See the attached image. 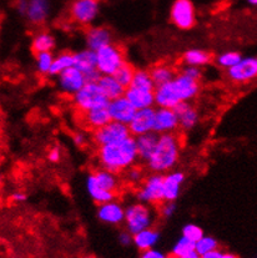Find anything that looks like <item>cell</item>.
I'll list each match as a JSON object with an SVG mask.
<instances>
[{
  "label": "cell",
  "instance_id": "1",
  "mask_svg": "<svg viewBox=\"0 0 257 258\" xmlns=\"http://www.w3.org/2000/svg\"><path fill=\"white\" fill-rule=\"evenodd\" d=\"M200 93V81L194 80L182 73L177 75L170 83L156 86L155 89V105L157 107L175 109L183 101H192Z\"/></svg>",
  "mask_w": 257,
  "mask_h": 258
},
{
  "label": "cell",
  "instance_id": "2",
  "mask_svg": "<svg viewBox=\"0 0 257 258\" xmlns=\"http://www.w3.org/2000/svg\"><path fill=\"white\" fill-rule=\"evenodd\" d=\"M96 157L101 168L115 173L125 172L127 168L135 166L140 160L138 146H136V139L130 136L120 144L98 147Z\"/></svg>",
  "mask_w": 257,
  "mask_h": 258
},
{
  "label": "cell",
  "instance_id": "3",
  "mask_svg": "<svg viewBox=\"0 0 257 258\" xmlns=\"http://www.w3.org/2000/svg\"><path fill=\"white\" fill-rule=\"evenodd\" d=\"M181 140L176 133L161 134L156 147L145 166L150 172L164 173L175 168L180 160Z\"/></svg>",
  "mask_w": 257,
  "mask_h": 258
},
{
  "label": "cell",
  "instance_id": "4",
  "mask_svg": "<svg viewBox=\"0 0 257 258\" xmlns=\"http://www.w3.org/2000/svg\"><path fill=\"white\" fill-rule=\"evenodd\" d=\"M120 186L121 182L117 173L101 167L89 173L85 180L86 192L96 205L106 204L116 199Z\"/></svg>",
  "mask_w": 257,
  "mask_h": 258
},
{
  "label": "cell",
  "instance_id": "5",
  "mask_svg": "<svg viewBox=\"0 0 257 258\" xmlns=\"http://www.w3.org/2000/svg\"><path fill=\"white\" fill-rule=\"evenodd\" d=\"M155 220H156V213L150 205L138 201L125 207V230L133 235L153 227Z\"/></svg>",
  "mask_w": 257,
  "mask_h": 258
},
{
  "label": "cell",
  "instance_id": "6",
  "mask_svg": "<svg viewBox=\"0 0 257 258\" xmlns=\"http://www.w3.org/2000/svg\"><path fill=\"white\" fill-rule=\"evenodd\" d=\"M72 101L79 112L107 107L110 100L105 96L98 83H86L77 94L72 96Z\"/></svg>",
  "mask_w": 257,
  "mask_h": 258
},
{
  "label": "cell",
  "instance_id": "7",
  "mask_svg": "<svg viewBox=\"0 0 257 258\" xmlns=\"http://www.w3.org/2000/svg\"><path fill=\"white\" fill-rule=\"evenodd\" d=\"M136 199L139 202L150 206H160L165 201L164 175L157 172L146 175L144 182L136 191Z\"/></svg>",
  "mask_w": 257,
  "mask_h": 258
},
{
  "label": "cell",
  "instance_id": "8",
  "mask_svg": "<svg viewBox=\"0 0 257 258\" xmlns=\"http://www.w3.org/2000/svg\"><path fill=\"white\" fill-rule=\"evenodd\" d=\"M131 133L128 125L116 122V121H110L109 123L93 131V141L98 147L106 146V145L120 144L126 139L130 138Z\"/></svg>",
  "mask_w": 257,
  "mask_h": 258
},
{
  "label": "cell",
  "instance_id": "9",
  "mask_svg": "<svg viewBox=\"0 0 257 258\" xmlns=\"http://www.w3.org/2000/svg\"><path fill=\"white\" fill-rule=\"evenodd\" d=\"M96 54H98V70L100 71L101 75H114L117 69L126 61L124 50L114 43L96 51Z\"/></svg>",
  "mask_w": 257,
  "mask_h": 258
},
{
  "label": "cell",
  "instance_id": "10",
  "mask_svg": "<svg viewBox=\"0 0 257 258\" xmlns=\"http://www.w3.org/2000/svg\"><path fill=\"white\" fill-rule=\"evenodd\" d=\"M99 12V0H74L70 7V17L73 22L86 28L91 26V24L95 22Z\"/></svg>",
  "mask_w": 257,
  "mask_h": 258
},
{
  "label": "cell",
  "instance_id": "11",
  "mask_svg": "<svg viewBox=\"0 0 257 258\" xmlns=\"http://www.w3.org/2000/svg\"><path fill=\"white\" fill-rule=\"evenodd\" d=\"M170 18L175 26L182 30H188L196 24V13L190 0H175L170 12Z\"/></svg>",
  "mask_w": 257,
  "mask_h": 258
},
{
  "label": "cell",
  "instance_id": "12",
  "mask_svg": "<svg viewBox=\"0 0 257 258\" xmlns=\"http://www.w3.org/2000/svg\"><path fill=\"white\" fill-rule=\"evenodd\" d=\"M227 78L235 84H247L257 79V56H242V59L226 71Z\"/></svg>",
  "mask_w": 257,
  "mask_h": 258
},
{
  "label": "cell",
  "instance_id": "13",
  "mask_svg": "<svg viewBox=\"0 0 257 258\" xmlns=\"http://www.w3.org/2000/svg\"><path fill=\"white\" fill-rule=\"evenodd\" d=\"M56 79L57 88L60 89V91L62 94L69 95V96H73V95L77 94L86 84L85 74L75 67L69 68V69L62 71L60 75L56 76Z\"/></svg>",
  "mask_w": 257,
  "mask_h": 258
},
{
  "label": "cell",
  "instance_id": "14",
  "mask_svg": "<svg viewBox=\"0 0 257 258\" xmlns=\"http://www.w3.org/2000/svg\"><path fill=\"white\" fill-rule=\"evenodd\" d=\"M107 110H109L112 121L124 123V125H130L136 111H138L125 97V95L121 97H117V99L110 100L109 105H107Z\"/></svg>",
  "mask_w": 257,
  "mask_h": 258
},
{
  "label": "cell",
  "instance_id": "15",
  "mask_svg": "<svg viewBox=\"0 0 257 258\" xmlns=\"http://www.w3.org/2000/svg\"><path fill=\"white\" fill-rule=\"evenodd\" d=\"M155 114H156V109L154 107L138 110L133 121L128 125L131 135L136 138V136L144 135V134L153 133L155 130Z\"/></svg>",
  "mask_w": 257,
  "mask_h": 258
},
{
  "label": "cell",
  "instance_id": "16",
  "mask_svg": "<svg viewBox=\"0 0 257 258\" xmlns=\"http://www.w3.org/2000/svg\"><path fill=\"white\" fill-rule=\"evenodd\" d=\"M99 221L110 226H119L125 222V207L116 200L98 205L96 211Z\"/></svg>",
  "mask_w": 257,
  "mask_h": 258
},
{
  "label": "cell",
  "instance_id": "17",
  "mask_svg": "<svg viewBox=\"0 0 257 258\" xmlns=\"http://www.w3.org/2000/svg\"><path fill=\"white\" fill-rule=\"evenodd\" d=\"M180 128L179 116L174 109L157 107L155 114V133L161 134L176 133Z\"/></svg>",
  "mask_w": 257,
  "mask_h": 258
},
{
  "label": "cell",
  "instance_id": "18",
  "mask_svg": "<svg viewBox=\"0 0 257 258\" xmlns=\"http://www.w3.org/2000/svg\"><path fill=\"white\" fill-rule=\"evenodd\" d=\"M86 47L99 51L112 44V33L106 26H89L85 31Z\"/></svg>",
  "mask_w": 257,
  "mask_h": 258
},
{
  "label": "cell",
  "instance_id": "19",
  "mask_svg": "<svg viewBox=\"0 0 257 258\" xmlns=\"http://www.w3.org/2000/svg\"><path fill=\"white\" fill-rule=\"evenodd\" d=\"M174 110L176 111L177 116H179L180 130L182 133H187V131L195 128L199 121H200V115H199L198 109L190 101L181 102Z\"/></svg>",
  "mask_w": 257,
  "mask_h": 258
},
{
  "label": "cell",
  "instance_id": "20",
  "mask_svg": "<svg viewBox=\"0 0 257 258\" xmlns=\"http://www.w3.org/2000/svg\"><path fill=\"white\" fill-rule=\"evenodd\" d=\"M185 182V173L180 170H172L164 175L165 201H176Z\"/></svg>",
  "mask_w": 257,
  "mask_h": 258
},
{
  "label": "cell",
  "instance_id": "21",
  "mask_svg": "<svg viewBox=\"0 0 257 258\" xmlns=\"http://www.w3.org/2000/svg\"><path fill=\"white\" fill-rule=\"evenodd\" d=\"M50 15L49 0H29L28 12L25 18L33 25H43Z\"/></svg>",
  "mask_w": 257,
  "mask_h": 258
},
{
  "label": "cell",
  "instance_id": "22",
  "mask_svg": "<svg viewBox=\"0 0 257 258\" xmlns=\"http://www.w3.org/2000/svg\"><path fill=\"white\" fill-rule=\"evenodd\" d=\"M81 121L84 125L91 131H95L98 128L103 127V126L109 123L111 121V116L107 110V107H100V109L89 110V111L80 112Z\"/></svg>",
  "mask_w": 257,
  "mask_h": 258
},
{
  "label": "cell",
  "instance_id": "23",
  "mask_svg": "<svg viewBox=\"0 0 257 258\" xmlns=\"http://www.w3.org/2000/svg\"><path fill=\"white\" fill-rule=\"evenodd\" d=\"M125 97L131 102V105L136 110L154 107L155 105V91L140 90V89L128 86L126 91H125Z\"/></svg>",
  "mask_w": 257,
  "mask_h": 258
},
{
  "label": "cell",
  "instance_id": "24",
  "mask_svg": "<svg viewBox=\"0 0 257 258\" xmlns=\"http://www.w3.org/2000/svg\"><path fill=\"white\" fill-rule=\"evenodd\" d=\"M159 134L155 133H148L144 134V135L136 136V146H138V152H139V159L141 162L146 164L148 160L150 159L151 155H153L155 147H156L157 141H159Z\"/></svg>",
  "mask_w": 257,
  "mask_h": 258
},
{
  "label": "cell",
  "instance_id": "25",
  "mask_svg": "<svg viewBox=\"0 0 257 258\" xmlns=\"http://www.w3.org/2000/svg\"><path fill=\"white\" fill-rule=\"evenodd\" d=\"M75 64L74 67L84 74H89L94 70H98V54L94 50L85 47L83 50L74 52Z\"/></svg>",
  "mask_w": 257,
  "mask_h": 258
},
{
  "label": "cell",
  "instance_id": "26",
  "mask_svg": "<svg viewBox=\"0 0 257 258\" xmlns=\"http://www.w3.org/2000/svg\"><path fill=\"white\" fill-rule=\"evenodd\" d=\"M160 235L159 231L156 228L150 227L146 228V230L141 231V232L134 235V246L139 249V251H146V249H151L156 247V244L160 241Z\"/></svg>",
  "mask_w": 257,
  "mask_h": 258
},
{
  "label": "cell",
  "instance_id": "27",
  "mask_svg": "<svg viewBox=\"0 0 257 258\" xmlns=\"http://www.w3.org/2000/svg\"><path fill=\"white\" fill-rule=\"evenodd\" d=\"M98 84L105 94V96L109 100H114L117 99V97L124 96L125 91H126V89L116 80L114 75H103Z\"/></svg>",
  "mask_w": 257,
  "mask_h": 258
},
{
  "label": "cell",
  "instance_id": "28",
  "mask_svg": "<svg viewBox=\"0 0 257 258\" xmlns=\"http://www.w3.org/2000/svg\"><path fill=\"white\" fill-rule=\"evenodd\" d=\"M212 60V55L209 51L199 47L188 49L183 52L182 62L183 65H191V67L203 68L209 65Z\"/></svg>",
  "mask_w": 257,
  "mask_h": 258
},
{
  "label": "cell",
  "instance_id": "29",
  "mask_svg": "<svg viewBox=\"0 0 257 258\" xmlns=\"http://www.w3.org/2000/svg\"><path fill=\"white\" fill-rule=\"evenodd\" d=\"M55 45H56V40L49 31H39L31 40V49L35 54L36 52L52 51L55 49Z\"/></svg>",
  "mask_w": 257,
  "mask_h": 258
},
{
  "label": "cell",
  "instance_id": "30",
  "mask_svg": "<svg viewBox=\"0 0 257 258\" xmlns=\"http://www.w3.org/2000/svg\"><path fill=\"white\" fill-rule=\"evenodd\" d=\"M150 74L155 83V86H160L166 83H170L177 75L176 70L167 64L155 65L154 68L150 69Z\"/></svg>",
  "mask_w": 257,
  "mask_h": 258
},
{
  "label": "cell",
  "instance_id": "31",
  "mask_svg": "<svg viewBox=\"0 0 257 258\" xmlns=\"http://www.w3.org/2000/svg\"><path fill=\"white\" fill-rule=\"evenodd\" d=\"M75 64V57L74 54L70 51H61L54 57V62L51 65L50 73H49V76H54L56 78L57 75L65 71L69 68H73Z\"/></svg>",
  "mask_w": 257,
  "mask_h": 258
},
{
  "label": "cell",
  "instance_id": "32",
  "mask_svg": "<svg viewBox=\"0 0 257 258\" xmlns=\"http://www.w3.org/2000/svg\"><path fill=\"white\" fill-rule=\"evenodd\" d=\"M130 86L146 91H155V89H156L153 78H151L150 70L146 69H136Z\"/></svg>",
  "mask_w": 257,
  "mask_h": 258
},
{
  "label": "cell",
  "instance_id": "33",
  "mask_svg": "<svg viewBox=\"0 0 257 258\" xmlns=\"http://www.w3.org/2000/svg\"><path fill=\"white\" fill-rule=\"evenodd\" d=\"M242 59L241 54L238 51H233V50H230V51H224L220 55H217L216 57V65L221 69L229 70L231 69L232 67H235L240 60Z\"/></svg>",
  "mask_w": 257,
  "mask_h": 258
},
{
  "label": "cell",
  "instance_id": "34",
  "mask_svg": "<svg viewBox=\"0 0 257 258\" xmlns=\"http://www.w3.org/2000/svg\"><path fill=\"white\" fill-rule=\"evenodd\" d=\"M54 55L52 51L46 52H36L35 54V68L39 74L41 75H49L51 69V65L54 62Z\"/></svg>",
  "mask_w": 257,
  "mask_h": 258
},
{
  "label": "cell",
  "instance_id": "35",
  "mask_svg": "<svg viewBox=\"0 0 257 258\" xmlns=\"http://www.w3.org/2000/svg\"><path fill=\"white\" fill-rule=\"evenodd\" d=\"M135 71H136V69L130 64V62L125 61L124 64H122L121 67L117 69L116 73L114 74V76L116 78V80L119 81L122 86H124L125 89H127L128 86L131 85V83H133Z\"/></svg>",
  "mask_w": 257,
  "mask_h": 258
},
{
  "label": "cell",
  "instance_id": "36",
  "mask_svg": "<svg viewBox=\"0 0 257 258\" xmlns=\"http://www.w3.org/2000/svg\"><path fill=\"white\" fill-rule=\"evenodd\" d=\"M192 249H195V242L190 241L188 238L186 237L181 236L175 244L172 246L171 248V254L172 256H176L182 258L185 254H187L188 252H191Z\"/></svg>",
  "mask_w": 257,
  "mask_h": 258
},
{
  "label": "cell",
  "instance_id": "37",
  "mask_svg": "<svg viewBox=\"0 0 257 258\" xmlns=\"http://www.w3.org/2000/svg\"><path fill=\"white\" fill-rule=\"evenodd\" d=\"M125 181L131 186H140L145 180V171L139 166H133L125 171Z\"/></svg>",
  "mask_w": 257,
  "mask_h": 258
},
{
  "label": "cell",
  "instance_id": "38",
  "mask_svg": "<svg viewBox=\"0 0 257 258\" xmlns=\"http://www.w3.org/2000/svg\"><path fill=\"white\" fill-rule=\"evenodd\" d=\"M217 248H219V242H217V239L212 236L204 235L195 243V249L201 254V256L207 253V252H211Z\"/></svg>",
  "mask_w": 257,
  "mask_h": 258
},
{
  "label": "cell",
  "instance_id": "39",
  "mask_svg": "<svg viewBox=\"0 0 257 258\" xmlns=\"http://www.w3.org/2000/svg\"><path fill=\"white\" fill-rule=\"evenodd\" d=\"M181 236L186 237L190 241L198 242L201 237L204 236V231L200 226L195 225V223H187L182 227V231H181Z\"/></svg>",
  "mask_w": 257,
  "mask_h": 258
},
{
  "label": "cell",
  "instance_id": "40",
  "mask_svg": "<svg viewBox=\"0 0 257 258\" xmlns=\"http://www.w3.org/2000/svg\"><path fill=\"white\" fill-rule=\"evenodd\" d=\"M176 209L177 207L175 201H164L159 206V215L165 220H167V218H171L175 215Z\"/></svg>",
  "mask_w": 257,
  "mask_h": 258
},
{
  "label": "cell",
  "instance_id": "41",
  "mask_svg": "<svg viewBox=\"0 0 257 258\" xmlns=\"http://www.w3.org/2000/svg\"><path fill=\"white\" fill-rule=\"evenodd\" d=\"M180 73H182L183 75L188 76V78L194 79V80H198V81H200L201 76H203V71H201V68L191 67V65H183Z\"/></svg>",
  "mask_w": 257,
  "mask_h": 258
},
{
  "label": "cell",
  "instance_id": "42",
  "mask_svg": "<svg viewBox=\"0 0 257 258\" xmlns=\"http://www.w3.org/2000/svg\"><path fill=\"white\" fill-rule=\"evenodd\" d=\"M169 256L165 254L164 252L160 251L157 248H151L146 249V251H143L140 254V258H167Z\"/></svg>",
  "mask_w": 257,
  "mask_h": 258
},
{
  "label": "cell",
  "instance_id": "43",
  "mask_svg": "<svg viewBox=\"0 0 257 258\" xmlns=\"http://www.w3.org/2000/svg\"><path fill=\"white\" fill-rule=\"evenodd\" d=\"M117 239H119V243L121 244V246L127 247V246H130L131 243H134V235L133 233L128 232L127 230H125V231H122V232L119 233Z\"/></svg>",
  "mask_w": 257,
  "mask_h": 258
},
{
  "label": "cell",
  "instance_id": "44",
  "mask_svg": "<svg viewBox=\"0 0 257 258\" xmlns=\"http://www.w3.org/2000/svg\"><path fill=\"white\" fill-rule=\"evenodd\" d=\"M61 159V151H60L59 147H52V149L49 150L48 152V160L52 164H56V162L60 161Z\"/></svg>",
  "mask_w": 257,
  "mask_h": 258
},
{
  "label": "cell",
  "instance_id": "45",
  "mask_svg": "<svg viewBox=\"0 0 257 258\" xmlns=\"http://www.w3.org/2000/svg\"><path fill=\"white\" fill-rule=\"evenodd\" d=\"M28 7H29V0H17V3H15V9H17V12L19 13L20 15H23V17H25L26 15Z\"/></svg>",
  "mask_w": 257,
  "mask_h": 258
},
{
  "label": "cell",
  "instance_id": "46",
  "mask_svg": "<svg viewBox=\"0 0 257 258\" xmlns=\"http://www.w3.org/2000/svg\"><path fill=\"white\" fill-rule=\"evenodd\" d=\"M73 140H74V144L77 145V146L83 147L88 144V136L84 133H77L74 135V138H73Z\"/></svg>",
  "mask_w": 257,
  "mask_h": 258
},
{
  "label": "cell",
  "instance_id": "47",
  "mask_svg": "<svg viewBox=\"0 0 257 258\" xmlns=\"http://www.w3.org/2000/svg\"><path fill=\"white\" fill-rule=\"evenodd\" d=\"M26 199H28V196H26V194H24V192L22 191L13 192L12 196H10L12 202H15V204H23V202L26 201Z\"/></svg>",
  "mask_w": 257,
  "mask_h": 258
},
{
  "label": "cell",
  "instance_id": "48",
  "mask_svg": "<svg viewBox=\"0 0 257 258\" xmlns=\"http://www.w3.org/2000/svg\"><path fill=\"white\" fill-rule=\"evenodd\" d=\"M101 73L99 70H94L91 71V73L86 74L85 78H86V83H99V80H100L101 78Z\"/></svg>",
  "mask_w": 257,
  "mask_h": 258
},
{
  "label": "cell",
  "instance_id": "49",
  "mask_svg": "<svg viewBox=\"0 0 257 258\" xmlns=\"http://www.w3.org/2000/svg\"><path fill=\"white\" fill-rule=\"evenodd\" d=\"M224 253L225 252L220 251V249L217 248V249H214V251L207 252V253L203 254V258H222L224 257Z\"/></svg>",
  "mask_w": 257,
  "mask_h": 258
},
{
  "label": "cell",
  "instance_id": "50",
  "mask_svg": "<svg viewBox=\"0 0 257 258\" xmlns=\"http://www.w3.org/2000/svg\"><path fill=\"white\" fill-rule=\"evenodd\" d=\"M182 258H203V256H201L196 249H192V251L188 252V253L185 254Z\"/></svg>",
  "mask_w": 257,
  "mask_h": 258
},
{
  "label": "cell",
  "instance_id": "51",
  "mask_svg": "<svg viewBox=\"0 0 257 258\" xmlns=\"http://www.w3.org/2000/svg\"><path fill=\"white\" fill-rule=\"evenodd\" d=\"M222 258H238V257L236 256V254L230 253V252H225V253H224V257H222Z\"/></svg>",
  "mask_w": 257,
  "mask_h": 258
},
{
  "label": "cell",
  "instance_id": "52",
  "mask_svg": "<svg viewBox=\"0 0 257 258\" xmlns=\"http://www.w3.org/2000/svg\"><path fill=\"white\" fill-rule=\"evenodd\" d=\"M248 4L253 5V7H257V0H247Z\"/></svg>",
  "mask_w": 257,
  "mask_h": 258
},
{
  "label": "cell",
  "instance_id": "53",
  "mask_svg": "<svg viewBox=\"0 0 257 258\" xmlns=\"http://www.w3.org/2000/svg\"><path fill=\"white\" fill-rule=\"evenodd\" d=\"M167 258H180V257H176V256H172V254H171V256H169V257H167Z\"/></svg>",
  "mask_w": 257,
  "mask_h": 258
},
{
  "label": "cell",
  "instance_id": "54",
  "mask_svg": "<svg viewBox=\"0 0 257 258\" xmlns=\"http://www.w3.org/2000/svg\"><path fill=\"white\" fill-rule=\"evenodd\" d=\"M83 258H95V257H93V256H85V257H83Z\"/></svg>",
  "mask_w": 257,
  "mask_h": 258
}]
</instances>
